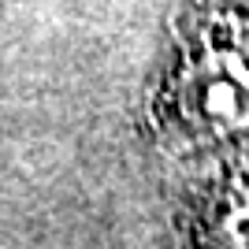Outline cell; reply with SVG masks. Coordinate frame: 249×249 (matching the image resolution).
Segmentation results:
<instances>
[{
  "mask_svg": "<svg viewBox=\"0 0 249 249\" xmlns=\"http://www.w3.org/2000/svg\"><path fill=\"white\" fill-rule=\"evenodd\" d=\"M171 89L182 123L197 134L249 123V19L219 15L201 26Z\"/></svg>",
  "mask_w": 249,
  "mask_h": 249,
  "instance_id": "1",
  "label": "cell"
}]
</instances>
